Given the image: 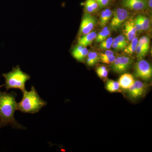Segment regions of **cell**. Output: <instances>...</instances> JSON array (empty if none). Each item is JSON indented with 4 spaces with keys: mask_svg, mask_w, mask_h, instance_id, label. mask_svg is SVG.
Masks as SVG:
<instances>
[{
    "mask_svg": "<svg viewBox=\"0 0 152 152\" xmlns=\"http://www.w3.org/2000/svg\"><path fill=\"white\" fill-rule=\"evenodd\" d=\"M17 95L12 92L10 93L0 91V129L11 126L14 129L25 130L26 128L18 122L14 116L17 110Z\"/></svg>",
    "mask_w": 152,
    "mask_h": 152,
    "instance_id": "6da1fadb",
    "label": "cell"
},
{
    "mask_svg": "<svg viewBox=\"0 0 152 152\" xmlns=\"http://www.w3.org/2000/svg\"><path fill=\"white\" fill-rule=\"evenodd\" d=\"M23 93L22 100L17 103L18 110L25 113H37L48 104L40 97L34 86H32L30 91L25 90Z\"/></svg>",
    "mask_w": 152,
    "mask_h": 152,
    "instance_id": "7a4b0ae2",
    "label": "cell"
},
{
    "mask_svg": "<svg viewBox=\"0 0 152 152\" xmlns=\"http://www.w3.org/2000/svg\"><path fill=\"white\" fill-rule=\"evenodd\" d=\"M3 76L5 79L4 86L7 90L18 88L22 92L26 90V83L30 79L29 75L22 71L19 66L13 68L11 72L3 74Z\"/></svg>",
    "mask_w": 152,
    "mask_h": 152,
    "instance_id": "3957f363",
    "label": "cell"
},
{
    "mask_svg": "<svg viewBox=\"0 0 152 152\" xmlns=\"http://www.w3.org/2000/svg\"><path fill=\"white\" fill-rule=\"evenodd\" d=\"M135 75L136 77L145 80H148L151 78V66L147 61L140 60L135 65Z\"/></svg>",
    "mask_w": 152,
    "mask_h": 152,
    "instance_id": "277c9868",
    "label": "cell"
},
{
    "mask_svg": "<svg viewBox=\"0 0 152 152\" xmlns=\"http://www.w3.org/2000/svg\"><path fill=\"white\" fill-rule=\"evenodd\" d=\"M132 63L133 60L130 57L126 56L118 57L112 64V69L117 73H122L126 72Z\"/></svg>",
    "mask_w": 152,
    "mask_h": 152,
    "instance_id": "5b68a950",
    "label": "cell"
},
{
    "mask_svg": "<svg viewBox=\"0 0 152 152\" xmlns=\"http://www.w3.org/2000/svg\"><path fill=\"white\" fill-rule=\"evenodd\" d=\"M96 23L94 17L89 13H86L83 16L81 23L80 26V35L87 34L91 32Z\"/></svg>",
    "mask_w": 152,
    "mask_h": 152,
    "instance_id": "8992f818",
    "label": "cell"
},
{
    "mask_svg": "<svg viewBox=\"0 0 152 152\" xmlns=\"http://www.w3.org/2000/svg\"><path fill=\"white\" fill-rule=\"evenodd\" d=\"M128 12L126 10L122 8L117 9L114 12V16L111 22L112 29L118 30L127 18Z\"/></svg>",
    "mask_w": 152,
    "mask_h": 152,
    "instance_id": "52a82bcc",
    "label": "cell"
},
{
    "mask_svg": "<svg viewBox=\"0 0 152 152\" xmlns=\"http://www.w3.org/2000/svg\"><path fill=\"white\" fill-rule=\"evenodd\" d=\"M128 89L129 96L133 99H137L142 96L145 93L147 86L140 81H135Z\"/></svg>",
    "mask_w": 152,
    "mask_h": 152,
    "instance_id": "ba28073f",
    "label": "cell"
},
{
    "mask_svg": "<svg viewBox=\"0 0 152 152\" xmlns=\"http://www.w3.org/2000/svg\"><path fill=\"white\" fill-rule=\"evenodd\" d=\"M122 5L125 8L134 10H141L148 7L147 0H141L134 1H123Z\"/></svg>",
    "mask_w": 152,
    "mask_h": 152,
    "instance_id": "9c48e42d",
    "label": "cell"
},
{
    "mask_svg": "<svg viewBox=\"0 0 152 152\" xmlns=\"http://www.w3.org/2000/svg\"><path fill=\"white\" fill-rule=\"evenodd\" d=\"M89 50L86 47L77 45L75 47L72 51V56L79 61H83L87 56Z\"/></svg>",
    "mask_w": 152,
    "mask_h": 152,
    "instance_id": "30bf717a",
    "label": "cell"
},
{
    "mask_svg": "<svg viewBox=\"0 0 152 152\" xmlns=\"http://www.w3.org/2000/svg\"><path fill=\"white\" fill-rule=\"evenodd\" d=\"M124 25L125 36L129 41H132L135 37L137 31L134 24V20H129L127 21Z\"/></svg>",
    "mask_w": 152,
    "mask_h": 152,
    "instance_id": "8fae6325",
    "label": "cell"
},
{
    "mask_svg": "<svg viewBox=\"0 0 152 152\" xmlns=\"http://www.w3.org/2000/svg\"><path fill=\"white\" fill-rule=\"evenodd\" d=\"M135 80L134 77L130 74H124L122 75L119 79L118 83L120 87L124 89H128L134 83Z\"/></svg>",
    "mask_w": 152,
    "mask_h": 152,
    "instance_id": "7c38bea8",
    "label": "cell"
},
{
    "mask_svg": "<svg viewBox=\"0 0 152 152\" xmlns=\"http://www.w3.org/2000/svg\"><path fill=\"white\" fill-rule=\"evenodd\" d=\"M96 36L97 34L94 31L91 32L87 34L84 35L79 38L78 45L85 47L91 45Z\"/></svg>",
    "mask_w": 152,
    "mask_h": 152,
    "instance_id": "4fadbf2b",
    "label": "cell"
},
{
    "mask_svg": "<svg viewBox=\"0 0 152 152\" xmlns=\"http://www.w3.org/2000/svg\"><path fill=\"white\" fill-rule=\"evenodd\" d=\"M113 13L110 9H106L101 13L100 25L102 27H104L107 23L109 20L112 18Z\"/></svg>",
    "mask_w": 152,
    "mask_h": 152,
    "instance_id": "5bb4252c",
    "label": "cell"
},
{
    "mask_svg": "<svg viewBox=\"0 0 152 152\" xmlns=\"http://www.w3.org/2000/svg\"><path fill=\"white\" fill-rule=\"evenodd\" d=\"M111 31L109 30L108 27H104L103 29L100 32L97 34V36L95 39V42L97 43H100L110 35Z\"/></svg>",
    "mask_w": 152,
    "mask_h": 152,
    "instance_id": "9a60e30c",
    "label": "cell"
},
{
    "mask_svg": "<svg viewBox=\"0 0 152 152\" xmlns=\"http://www.w3.org/2000/svg\"><path fill=\"white\" fill-rule=\"evenodd\" d=\"M87 60L88 66H94L99 61V56L97 53L95 52H89Z\"/></svg>",
    "mask_w": 152,
    "mask_h": 152,
    "instance_id": "2e32d148",
    "label": "cell"
},
{
    "mask_svg": "<svg viewBox=\"0 0 152 152\" xmlns=\"http://www.w3.org/2000/svg\"><path fill=\"white\" fill-rule=\"evenodd\" d=\"M138 38L135 37L131 41V43L128 45L125 48V53L128 55H132L133 53H134L138 43Z\"/></svg>",
    "mask_w": 152,
    "mask_h": 152,
    "instance_id": "e0dca14e",
    "label": "cell"
},
{
    "mask_svg": "<svg viewBox=\"0 0 152 152\" xmlns=\"http://www.w3.org/2000/svg\"><path fill=\"white\" fill-rule=\"evenodd\" d=\"M120 86L118 82L115 81L113 80H109L107 82L106 89L110 92H115L119 91Z\"/></svg>",
    "mask_w": 152,
    "mask_h": 152,
    "instance_id": "ac0fdd59",
    "label": "cell"
},
{
    "mask_svg": "<svg viewBox=\"0 0 152 152\" xmlns=\"http://www.w3.org/2000/svg\"><path fill=\"white\" fill-rule=\"evenodd\" d=\"M150 40L148 37L144 36L138 40V45L148 53L150 48Z\"/></svg>",
    "mask_w": 152,
    "mask_h": 152,
    "instance_id": "d6986e66",
    "label": "cell"
},
{
    "mask_svg": "<svg viewBox=\"0 0 152 152\" xmlns=\"http://www.w3.org/2000/svg\"><path fill=\"white\" fill-rule=\"evenodd\" d=\"M141 25L143 30L148 29L150 27V20L146 17L143 15H139L137 17Z\"/></svg>",
    "mask_w": 152,
    "mask_h": 152,
    "instance_id": "ffe728a7",
    "label": "cell"
},
{
    "mask_svg": "<svg viewBox=\"0 0 152 152\" xmlns=\"http://www.w3.org/2000/svg\"><path fill=\"white\" fill-rule=\"evenodd\" d=\"M113 39L112 37H109L105 40L101 42L99 47L102 50H108L111 48L113 43Z\"/></svg>",
    "mask_w": 152,
    "mask_h": 152,
    "instance_id": "44dd1931",
    "label": "cell"
},
{
    "mask_svg": "<svg viewBox=\"0 0 152 152\" xmlns=\"http://www.w3.org/2000/svg\"><path fill=\"white\" fill-rule=\"evenodd\" d=\"M135 51L136 54H137V57L140 59H141L143 58L148 53L143 49L138 44L136 48Z\"/></svg>",
    "mask_w": 152,
    "mask_h": 152,
    "instance_id": "7402d4cb",
    "label": "cell"
},
{
    "mask_svg": "<svg viewBox=\"0 0 152 152\" xmlns=\"http://www.w3.org/2000/svg\"><path fill=\"white\" fill-rule=\"evenodd\" d=\"M84 8L85 10L87 12L89 13H93L96 12L94 9L93 8L89 0L86 1V3L85 4Z\"/></svg>",
    "mask_w": 152,
    "mask_h": 152,
    "instance_id": "603a6c76",
    "label": "cell"
},
{
    "mask_svg": "<svg viewBox=\"0 0 152 152\" xmlns=\"http://www.w3.org/2000/svg\"><path fill=\"white\" fill-rule=\"evenodd\" d=\"M114 55V53L112 51L110 50H107L105 53H101L99 56V59L104 58H108Z\"/></svg>",
    "mask_w": 152,
    "mask_h": 152,
    "instance_id": "cb8c5ba5",
    "label": "cell"
},
{
    "mask_svg": "<svg viewBox=\"0 0 152 152\" xmlns=\"http://www.w3.org/2000/svg\"><path fill=\"white\" fill-rule=\"evenodd\" d=\"M115 56L113 55V56L109 57L108 58L101 59H99V61H100L104 63V64H112L115 61Z\"/></svg>",
    "mask_w": 152,
    "mask_h": 152,
    "instance_id": "d4e9b609",
    "label": "cell"
},
{
    "mask_svg": "<svg viewBox=\"0 0 152 152\" xmlns=\"http://www.w3.org/2000/svg\"><path fill=\"white\" fill-rule=\"evenodd\" d=\"M99 5V7L103 8L109 4L111 0H96Z\"/></svg>",
    "mask_w": 152,
    "mask_h": 152,
    "instance_id": "484cf974",
    "label": "cell"
},
{
    "mask_svg": "<svg viewBox=\"0 0 152 152\" xmlns=\"http://www.w3.org/2000/svg\"><path fill=\"white\" fill-rule=\"evenodd\" d=\"M96 72L98 76L101 78H106L107 77L108 75V71L107 69L105 70H96Z\"/></svg>",
    "mask_w": 152,
    "mask_h": 152,
    "instance_id": "4316f807",
    "label": "cell"
},
{
    "mask_svg": "<svg viewBox=\"0 0 152 152\" xmlns=\"http://www.w3.org/2000/svg\"><path fill=\"white\" fill-rule=\"evenodd\" d=\"M118 38L120 43L122 45L123 48H124V49H125V48L128 45V42H127L126 38H125L124 36L122 35H120L118 36Z\"/></svg>",
    "mask_w": 152,
    "mask_h": 152,
    "instance_id": "83f0119b",
    "label": "cell"
},
{
    "mask_svg": "<svg viewBox=\"0 0 152 152\" xmlns=\"http://www.w3.org/2000/svg\"><path fill=\"white\" fill-rule=\"evenodd\" d=\"M134 22L135 27L137 31H142L143 28L142 26L140 23L138 19L137 18V17L134 20Z\"/></svg>",
    "mask_w": 152,
    "mask_h": 152,
    "instance_id": "f1b7e54d",
    "label": "cell"
},
{
    "mask_svg": "<svg viewBox=\"0 0 152 152\" xmlns=\"http://www.w3.org/2000/svg\"><path fill=\"white\" fill-rule=\"evenodd\" d=\"M89 1L95 12H97L99 10V6L96 0H89Z\"/></svg>",
    "mask_w": 152,
    "mask_h": 152,
    "instance_id": "f546056e",
    "label": "cell"
},
{
    "mask_svg": "<svg viewBox=\"0 0 152 152\" xmlns=\"http://www.w3.org/2000/svg\"><path fill=\"white\" fill-rule=\"evenodd\" d=\"M112 47H113V48L115 49V50H122V48L120 46L118 45L117 44L113 43L112 44Z\"/></svg>",
    "mask_w": 152,
    "mask_h": 152,
    "instance_id": "4dcf8cb0",
    "label": "cell"
},
{
    "mask_svg": "<svg viewBox=\"0 0 152 152\" xmlns=\"http://www.w3.org/2000/svg\"><path fill=\"white\" fill-rule=\"evenodd\" d=\"M147 4H148V7H149L151 8L152 7V0H147Z\"/></svg>",
    "mask_w": 152,
    "mask_h": 152,
    "instance_id": "1f68e13d",
    "label": "cell"
},
{
    "mask_svg": "<svg viewBox=\"0 0 152 152\" xmlns=\"http://www.w3.org/2000/svg\"><path fill=\"white\" fill-rule=\"evenodd\" d=\"M141 1V0H123V2L126 1Z\"/></svg>",
    "mask_w": 152,
    "mask_h": 152,
    "instance_id": "d6a6232c",
    "label": "cell"
}]
</instances>
